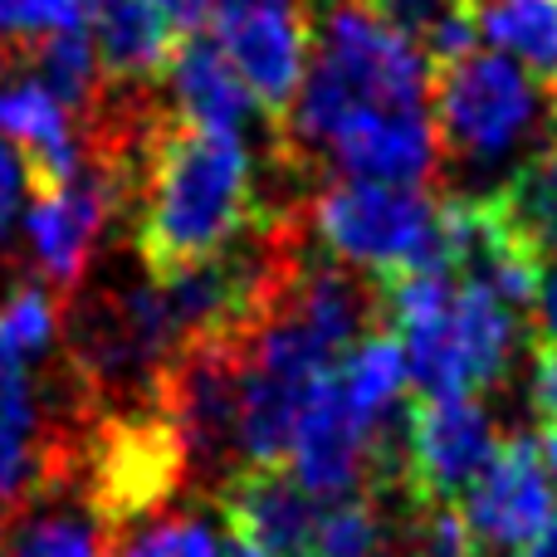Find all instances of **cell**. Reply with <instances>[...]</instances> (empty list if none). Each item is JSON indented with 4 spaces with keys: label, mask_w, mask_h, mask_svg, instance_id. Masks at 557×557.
I'll return each mask as SVG.
<instances>
[{
    "label": "cell",
    "mask_w": 557,
    "mask_h": 557,
    "mask_svg": "<svg viewBox=\"0 0 557 557\" xmlns=\"http://www.w3.org/2000/svg\"><path fill=\"white\" fill-rule=\"evenodd\" d=\"M308 74L288 108V143L347 182L425 186L441 166L431 117V59L416 35L367 0L308 10Z\"/></svg>",
    "instance_id": "obj_1"
},
{
    "label": "cell",
    "mask_w": 557,
    "mask_h": 557,
    "mask_svg": "<svg viewBox=\"0 0 557 557\" xmlns=\"http://www.w3.org/2000/svg\"><path fill=\"white\" fill-rule=\"evenodd\" d=\"M255 225V157L240 133L162 123L137 172V250L147 270L225 255Z\"/></svg>",
    "instance_id": "obj_2"
},
{
    "label": "cell",
    "mask_w": 557,
    "mask_h": 557,
    "mask_svg": "<svg viewBox=\"0 0 557 557\" xmlns=\"http://www.w3.org/2000/svg\"><path fill=\"white\" fill-rule=\"evenodd\" d=\"M445 201L421 186L333 182L308 201V235L333 264L376 284L411 270H445ZM450 274V270H445Z\"/></svg>",
    "instance_id": "obj_3"
},
{
    "label": "cell",
    "mask_w": 557,
    "mask_h": 557,
    "mask_svg": "<svg viewBox=\"0 0 557 557\" xmlns=\"http://www.w3.org/2000/svg\"><path fill=\"white\" fill-rule=\"evenodd\" d=\"M543 84L494 49H470L465 59L431 69V117L441 152L470 166H494L513 157L543 123Z\"/></svg>",
    "instance_id": "obj_4"
},
{
    "label": "cell",
    "mask_w": 557,
    "mask_h": 557,
    "mask_svg": "<svg viewBox=\"0 0 557 557\" xmlns=\"http://www.w3.org/2000/svg\"><path fill=\"white\" fill-rule=\"evenodd\" d=\"M499 450L494 416L474 396H421L411 401L396 441L401 490L411 504H455Z\"/></svg>",
    "instance_id": "obj_5"
},
{
    "label": "cell",
    "mask_w": 557,
    "mask_h": 557,
    "mask_svg": "<svg viewBox=\"0 0 557 557\" xmlns=\"http://www.w3.org/2000/svg\"><path fill=\"white\" fill-rule=\"evenodd\" d=\"M123 196V182L94 157L64 182L35 186V201L25 206V245L45 288H74L84 278Z\"/></svg>",
    "instance_id": "obj_6"
},
{
    "label": "cell",
    "mask_w": 557,
    "mask_h": 557,
    "mask_svg": "<svg viewBox=\"0 0 557 557\" xmlns=\"http://www.w3.org/2000/svg\"><path fill=\"white\" fill-rule=\"evenodd\" d=\"M186 465H191V455L162 411L113 421L98 441L94 465H88V504L108 523L143 519L157 504L172 499Z\"/></svg>",
    "instance_id": "obj_7"
},
{
    "label": "cell",
    "mask_w": 557,
    "mask_h": 557,
    "mask_svg": "<svg viewBox=\"0 0 557 557\" xmlns=\"http://www.w3.org/2000/svg\"><path fill=\"white\" fill-rule=\"evenodd\" d=\"M557 513V490L543 470V455L533 441L513 435L499 441L484 474L460 494V519L480 557H513L529 548L548 519Z\"/></svg>",
    "instance_id": "obj_8"
},
{
    "label": "cell",
    "mask_w": 557,
    "mask_h": 557,
    "mask_svg": "<svg viewBox=\"0 0 557 557\" xmlns=\"http://www.w3.org/2000/svg\"><path fill=\"white\" fill-rule=\"evenodd\" d=\"M211 39L231 59L235 78L255 98V108L270 117H288L308 74V45H313V25H308L304 0L298 5L215 10Z\"/></svg>",
    "instance_id": "obj_9"
},
{
    "label": "cell",
    "mask_w": 557,
    "mask_h": 557,
    "mask_svg": "<svg viewBox=\"0 0 557 557\" xmlns=\"http://www.w3.org/2000/svg\"><path fill=\"white\" fill-rule=\"evenodd\" d=\"M225 529L270 557H308L323 499L304 490L284 465H240L221 490Z\"/></svg>",
    "instance_id": "obj_10"
},
{
    "label": "cell",
    "mask_w": 557,
    "mask_h": 557,
    "mask_svg": "<svg viewBox=\"0 0 557 557\" xmlns=\"http://www.w3.org/2000/svg\"><path fill=\"white\" fill-rule=\"evenodd\" d=\"M69 465V445L45 425L35 372L0 382V519L29 509L35 494L54 490Z\"/></svg>",
    "instance_id": "obj_11"
},
{
    "label": "cell",
    "mask_w": 557,
    "mask_h": 557,
    "mask_svg": "<svg viewBox=\"0 0 557 557\" xmlns=\"http://www.w3.org/2000/svg\"><path fill=\"white\" fill-rule=\"evenodd\" d=\"M0 137L25 157L29 186L64 182L84 166L88 137H78V113H69L29 69L0 78Z\"/></svg>",
    "instance_id": "obj_12"
},
{
    "label": "cell",
    "mask_w": 557,
    "mask_h": 557,
    "mask_svg": "<svg viewBox=\"0 0 557 557\" xmlns=\"http://www.w3.org/2000/svg\"><path fill=\"white\" fill-rule=\"evenodd\" d=\"M84 29L113 88L152 84L157 74H166L176 45H182V29L147 0H88Z\"/></svg>",
    "instance_id": "obj_13"
},
{
    "label": "cell",
    "mask_w": 557,
    "mask_h": 557,
    "mask_svg": "<svg viewBox=\"0 0 557 557\" xmlns=\"http://www.w3.org/2000/svg\"><path fill=\"white\" fill-rule=\"evenodd\" d=\"M166 88H172V117L191 127L240 133L255 113V98L245 94L231 59L221 54L211 35H182L172 64H166Z\"/></svg>",
    "instance_id": "obj_14"
},
{
    "label": "cell",
    "mask_w": 557,
    "mask_h": 557,
    "mask_svg": "<svg viewBox=\"0 0 557 557\" xmlns=\"http://www.w3.org/2000/svg\"><path fill=\"white\" fill-rule=\"evenodd\" d=\"M470 10L484 49L557 84V0H474Z\"/></svg>",
    "instance_id": "obj_15"
},
{
    "label": "cell",
    "mask_w": 557,
    "mask_h": 557,
    "mask_svg": "<svg viewBox=\"0 0 557 557\" xmlns=\"http://www.w3.org/2000/svg\"><path fill=\"white\" fill-rule=\"evenodd\" d=\"M113 523L84 499L74 504H29L10 529L0 557H108Z\"/></svg>",
    "instance_id": "obj_16"
},
{
    "label": "cell",
    "mask_w": 557,
    "mask_h": 557,
    "mask_svg": "<svg viewBox=\"0 0 557 557\" xmlns=\"http://www.w3.org/2000/svg\"><path fill=\"white\" fill-rule=\"evenodd\" d=\"M25 69L69 108V113H94L108 94L103 64H98V49L88 39V29H59V35L39 39L25 49Z\"/></svg>",
    "instance_id": "obj_17"
},
{
    "label": "cell",
    "mask_w": 557,
    "mask_h": 557,
    "mask_svg": "<svg viewBox=\"0 0 557 557\" xmlns=\"http://www.w3.org/2000/svg\"><path fill=\"white\" fill-rule=\"evenodd\" d=\"M59 333H64V313H59L54 288L25 284L0 298V382L35 372V362L54 352Z\"/></svg>",
    "instance_id": "obj_18"
},
{
    "label": "cell",
    "mask_w": 557,
    "mask_h": 557,
    "mask_svg": "<svg viewBox=\"0 0 557 557\" xmlns=\"http://www.w3.org/2000/svg\"><path fill=\"white\" fill-rule=\"evenodd\" d=\"M308 557H392V529L376 499L347 494V499H323Z\"/></svg>",
    "instance_id": "obj_19"
},
{
    "label": "cell",
    "mask_w": 557,
    "mask_h": 557,
    "mask_svg": "<svg viewBox=\"0 0 557 557\" xmlns=\"http://www.w3.org/2000/svg\"><path fill=\"white\" fill-rule=\"evenodd\" d=\"M113 557H221V529L206 513H152L133 523Z\"/></svg>",
    "instance_id": "obj_20"
},
{
    "label": "cell",
    "mask_w": 557,
    "mask_h": 557,
    "mask_svg": "<svg viewBox=\"0 0 557 557\" xmlns=\"http://www.w3.org/2000/svg\"><path fill=\"white\" fill-rule=\"evenodd\" d=\"M88 20V0H0V39L39 45L59 29H78Z\"/></svg>",
    "instance_id": "obj_21"
},
{
    "label": "cell",
    "mask_w": 557,
    "mask_h": 557,
    "mask_svg": "<svg viewBox=\"0 0 557 557\" xmlns=\"http://www.w3.org/2000/svg\"><path fill=\"white\" fill-rule=\"evenodd\" d=\"M406 548L411 557H480L455 504H411Z\"/></svg>",
    "instance_id": "obj_22"
},
{
    "label": "cell",
    "mask_w": 557,
    "mask_h": 557,
    "mask_svg": "<svg viewBox=\"0 0 557 557\" xmlns=\"http://www.w3.org/2000/svg\"><path fill=\"white\" fill-rule=\"evenodd\" d=\"M25 191H29V172H25V157L0 137V245L10 240L15 221L25 215Z\"/></svg>",
    "instance_id": "obj_23"
},
{
    "label": "cell",
    "mask_w": 557,
    "mask_h": 557,
    "mask_svg": "<svg viewBox=\"0 0 557 557\" xmlns=\"http://www.w3.org/2000/svg\"><path fill=\"white\" fill-rule=\"evenodd\" d=\"M533 406L543 425H557V343H539V357H533Z\"/></svg>",
    "instance_id": "obj_24"
},
{
    "label": "cell",
    "mask_w": 557,
    "mask_h": 557,
    "mask_svg": "<svg viewBox=\"0 0 557 557\" xmlns=\"http://www.w3.org/2000/svg\"><path fill=\"white\" fill-rule=\"evenodd\" d=\"M367 5L382 10L386 20H396V25H406L416 35V29H421L441 5H450V0H367Z\"/></svg>",
    "instance_id": "obj_25"
},
{
    "label": "cell",
    "mask_w": 557,
    "mask_h": 557,
    "mask_svg": "<svg viewBox=\"0 0 557 557\" xmlns=\"http://www.w3.org/2000/svg\"><path fill=\"white\" fill-rule=\"evenodd\" d=\"M147 5H157L176 29H182V35H191L196 25H206V20H211L215 0H147Z\"/></svg>",
    "instance_id": "obj_26"
},
{
    "label": "cell",
    "mask_w": 557,
    "mask_h": 557,
    "mask_svg": "<svg viewBox=\"0 0 557 557\" xmlns=\"http://www.w3.org/2000/svg\"><path fill=\"white\" fill-rule=\"evenodd\" d=\"M533 318H539V327H543V343H557V264L543 270L539 298H533Z\"/></svg>",
    "instance_id": "obj_27"
},
{
    "label": "cell",
    "mask_w": 557,
    "mask_h": 557,
    "mask_svg": "<svg viewBox=\"0 0 557 557\" xmlns=\"http://www.w3.org/2000/svg\"><path fill=\"white\" fill-rule=\"evenodd\" d=\"M513 557H557V513H553V519H548V529H543V533H539V539H533V543H529V548H519V553H513Z\"/></svg>",
    "instance_id": "obj_28"
},
{
    "label": "cell",
    "mask_w": 557,
    "mask_h": 557,
    "mask_svg": "<svg viewBox=\"0 0 557 557\" xmlns=\"http://www.w3.org/2000/svg\"><path fill=\"white\" fill-rule=\"evenodd\" d=\"M533 445H539L543 470H548V480H553V490H557V425H543V435Z\"/></svg>",
    "instance_id": "obj_29"
},
{
    "label": "cell",
    "mask_w": 557,
    "mask_h": 557,
    "mask_svg": "<svg viewBox=\"0 0 557 557\" xmlns=\"http://www.w3.org/2000/svg\"><path fill=\"white\" fill-rule=\"evenodd\" d=\"M221 557H270V553H264V548H255L250 539H240V533H231V529H225V533H221Z\"/></svg>",
    "instance_id": "obj_30"
},
{
    "label": "cell",
    "mask_w": 557,
    "mask_h": 557,
    "mask_svg": "<svg viewBox=\"0 0 557 557\" xmlns=\"http://www.w3.org/2000/svg\"><path fill=\"white\" fill-rule=\"evenodd\" d=\"M250 5H298V0H215V10H250Z\"/></svg>",
    "instance_id": "obj_31"
},
{
    "label": "cell",
    "mask_w": 557,
    "mask_h": 557,
    "mask_svg": "<svg viewBox=\"0 0 557 557\" xmlns=\"http://www.w3.org/2000/svg\"><path fill=\"white\" fill-rule=\"evenodd\" d=\"M548 108H553V133H557V98H553V103H548Z\"/></svg>",
    "instance_id": "obj_32"
}]
</instances>
